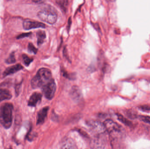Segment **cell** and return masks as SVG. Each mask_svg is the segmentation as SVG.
<instances>
[{
    "instance_id": "cell-1",
    "label": "cell",
    "mask_w": 150,
    "mask_h": 149,
    "mask_svg": "<svg viewBox=\"0 0 150 149\" xmlns=\"http://www.w3.org/2000/svg\"><path fill=\"white\" fill-rule=\"evenodd\" d=\"M51 71L46 68H40L36 76L32 79L31 84L33 88L42 87L52 79Z\"/></svg>"
},
{
    "instance_id": "cell-2",
    "label": "cell",
    "mask_w": 150,
    "mask_h": 149,
    "mask_svg": "<svg viewBox=\"0 0 150 149\" xmlns=\"http://www.w3.org/2000/svg\"><path fill=\"white\" fill-rule=\"evenodd\" d=\"M13 107L11 103H4L0 108V122L3 127L8 129L12 122Z\"/></svg>"
},
{
    "instance_id": "cell-3",
    "label": "cell",
    "mask_w": 150,
    "mask_h": 149,
    "mask_svg": "<svg viewBox=\"0 0 150 149\" xmlns=\"http://www.w3.org/2000/svg\"><path fill=\"white\" fill-rule=\"evenodd\" d=\"M38 16L40 20L50 24L55 23L58 18L56 10L52 7H48L39 11Z\"/></svg>"
},
{
    "instance_id": "cell-4",
    "label": "cell",
    "mask_w": 150,
    "mask_h": 149,
    "mask_svg": "<svg viewBox=\"0 0 150 149\" xmlns=\"http://www.w3.org/2000/svg\"><path fill=\"white\" fill-rule=\"evenodd\" d=\"M42 89L45 97L48 99H52L54 96L56 89V84L54 80L52 79L42 87Z\"/></svg>"
},
{
    "instance_id": "cell-5",
    "label": "cell",
    "mask_w": 150,
    "mask_h": 149,
    "mask_svg": "<svg viewBox=\"0 0 150 149\" xmlns=\"http://www.w3.org/2000/svg\"><path fill=\"white\" fill-rule=\"evenodd\" d=\"M105 129L112 136H115L121 132V127L117 123L111 120H107L104 122Z\"/></svg>"
},
{
    "instance_id": "cell-6",
    "label": "cell",
    "mask_w": 150,
    "mask_h": 149,
    "mask_svg": "<svg viewBox=\"0 0 150 149\" xmlns=\"http://www.w3.org/2000/svg\"><path fill=\"white\" fill-rule=\"evenodd\" d=\"M23 27L25 30L31 29L38 28H45V25L43 23L30 19H26L23 22Z\"/></svg>"
},
{
    "instance_id": "cell-7",
    "label": "cell",
    "mask_w": 150,
    "mask_h": 149,
    "mask_svg": "<svg viewBox=\"0 0 150 149\" xmlns=\"http://www.w3.org/2000/svg\"><path fill=\"white\" fill-rule=\"evenodd\" d=\"M42 94L38 92H35L31 96L28 102V105L30 106L35 107L38 102L41 101Z\"/></svg>"
},
{
    "instance_id": "cell-8",
    "label": "cell",
    "mask_w": 150,
    "mask_h": 149,
    "mask_svg": "<svg viewBox=\"0 0 150 149\" xmlns=\"http://www.w3.org/2000/svg\"><path fill=\"white\" fill-rule=\"evenodd\" d=\"M49 110L48 107L44 108L40 110L38 113L37 118V124H41L45 121V119L47 116V112Z\"/></svg>"
},
{
    "instance_id": "cell-9",
    "label": "cell",
    "mask_w": 150,
    "mask_h": 149,
    "mask_svg": "<svg viewBox=\"0 0 150 149\" xmlns=\"http://www.w3.org/2000/svg\"><path fill=\"white\" fill-rule=\"evenodd\" d=\"M23 68V66L20 64H18L10 66L7 68L3 73L4 77L15 73L18 71L22 70Z\"/></svg>"
},
{
    "instance_id": "cell-10",
    "label": "cell",
    "mask_w": 150,
    "mask_h": 149,
    "mask_svg": "<svg viewBox=\"0 0 150 149\" xmlns=\"http://www.w3.org/2000/svg\"><path fill=\"white\" fill-rule=\"evenodd\" d=\"M70 95L71 98L76 101H78L82 98V93L81 91L78 87L74 86L72 87L70 91Z\"/></svg>"
},
{
    "instance_id": "cell-11",
    "label": "cell",
    "mask_w": 150,
    "mask_h": 149,
    "mask_svg": "<svg viewBox=\"0 0 150 149\" xmlns=\"http://www.w3.org/2000/svg\"><path fill=\"white\" fill-rule=\"evenodd\" d=\"M12 97L11 93L8 90L0 88V102L6 100H9Z\"/></svg>"
},
{
    "instance_id": "cell-12",
    "label": "cell",
    "mask_w": 150,
    "mask_h": 149,
    "mask_svg": "<svg viewBox=\"0 0 150 149\" xmlns=\"http://www.w3.org/2000/svg\"><path fill=\"white\" fill-rule=\"evenodd\" d=\"M37 37L38 38L37 42L38 45H41L44 43V40L46 38L45 32L44 31H38L37 33Z\"/></svg>"
},
{
    "instance_id": "cell-13",
    "label": "cell",
    "mask_w": 150,
    "mask_h": 149,
    "mask_svg": "<svg viewBox=\"0 0 150 149\" xmlns=\"http://www.w3.org/2000/svg\"><path fill=\"white\" fill-rule=\"evenodd\" d=\"M91 127L93 129L96 131V132L101 133L103 132L105 129L104 124L101 125L100 123H97V122H93L91 124Z\"/></svg>"
},
{
    "instance_id": "cell-14",
    "label": "cell",
    "mask_w": 150,
    "mask_h": 149,
    "mask_svg": "<svg viewBox=\"0 0 150 149\" xmlns=\"http://www.w3.org/2000/svg\"><path fill=\"white\" fill-rule=\"evenodd\" d=\"M117 117H118V120H119L123 124H125V125H127V126H129V127H131V126L133 125V124H132L131 122L127 120L126 118L123 117L121 115L118 114H117Z\"/></svg>"
},
{
    "instance_id": "cell-15",
    "label": "cell",
    "mask_w": 150,
    "mask_h": 149,
    "mask_svg": "<svg viewBox=\"0 0 150 149\" xmlns=\"http://www.w3.org/2000/svg\"><path fill=\"white\" fill-rule=\"evenodd\" d=\"M57 4H59L61 8L64 11H66L67 9V7L68 4V1H56Z\"/></svg>"
},
{
    "instance_id": "cell-16",
    "label": "cell",
    "mask_w": 150,
    "mask_h": 149,
    "mask_svg": "<svg viewBox=\"0 0 150 149\" xmlns=\"http://www.w3.org/2000/svg\"><path fill=\"white\" fill-rule=\"evenodd\" d=\"M23 62L26 66H28L30 63L33 61V59L29 57L27 55L23 54Z\"/></svg>"
},
{
    "instance_id": "cell-17",
    "label": "cell",
    "mask_w": 150,
    "mask_h": 149,
    "mask_svg": "<svg viewBox=\"0 0 150 149\" xmlns=\"http://www.w3.org/2000/svg\"><path fill=\"white\" fill-rule=\"evenodd\" d=\"M61 149H76L75 145L71 142H67L62 147Z\"/></svg>"
},
{
    "instance_id": "cell-18",
    "label": "cell",
    "mask_w": 150,
    "mask_h": 149,
    "mask_svg": "<svg viewBox=\"0 0 150 149\" xmlns=\"http://www.w3.org/2000/svg\"><path fill=\"white\" fill-rule=\"evenodd\" d=\"M6 62L7 64H13L16 62V59H15L14 52H12L10 54L9 57L6 59Z\"/></svg>"
},
{
    "instance_id": "cell-19",
    "label": "cell",
    "mask_w": 150,
    "mask_h": 149,
    "mask_svg": "<svg viewBox=\"0 0 150 149\" xmlns=\"http://www.w3.org/2000/svg\"><path fill=\"white\" fill-rule=\"evenodd\" d=\"M28 50L29 52L34 54H36L38 52V49L34 46L33 44L31 43H29L28 46Z\"/></svg>"
},
{
    "instance_id": "cell-20",
    "label": "cell",
    "mask_w": 150,
    "mask_h": 149,
    "mask_svg": "<svg viewBox=\"0 0 150 149\" xmlns=\"http://www.w3.org/2000/svg\"><path fill=\"white\" fill-rule=\"evenodd\" d=\"M139 119L142 121L146 123H149L150 125V116H145V115H139Z\"/></svg>"
},
{
    "instance_id": "cell-21",
    "label": "cell",
    "mask_w": 150,
    "mask_h": 149,
    "mask_svg": "<svg viewBox=\"0 0 150 149\" xmlns=\"http://www.w3.org/2000/svg\"><path fill=\"white\" fill-rule=\"evenodd\" d=\"M62 73H63V76L65 77V78H67L69 79H74L73 78H74V76H73L72 74L71 75V74H69L64 70H62Z\"/></svg>"
},
{
    "instance_id": "cell-22",
    "label": "cell",
    "mask_w": 150,
    "mask_h": 149,
    "mask_svg": "<svg viewBox=\"0 0 150 149\" xmlns=\"http://www.w3.org/2000/svg\"><path fill=\"white\" fill-rule=\"evenodd\" d=\"M127 115L128 116L129 118L131 119H134V118H137L136 114H135L133 112H131V110H128L127 113Z\"/></svg>"
},
{
    "instance_id": "cell-23",
    "label": "cell",
    "mask_w": 150,
    "mask_h": 149,
    "mask_svg": "<svg viewBox=\"0 0 150 149\" xmlns=\"http://www.w3.org/2000/svg\"><path fill=\"white\" fill-rule=\"evenodd\" d=\"M139 108L144 112L150 111V106L148 105H143L139 107Z\"/></svg>"
},
{
    "instance_id": "cell-24",
    "label": "cell",
    "mask_w": 150,
    "mask_h": 149,
    "mask_svg": "<svg viewBox=\"0 0 150 149\" xmlns=\"http://www.w3.org/2000/svg\"><path fill=\"white\" fill-rule=\"evenodd\" d=\"M31 34V32H29V33H23V34L19 35L17 37V39H19V38H23L29 36H30Z\"/></svg>"
},
{
    "instance_id": "cell-25",
    "label": "cell",
    "mask_w": 150,
    "mask_h": 149,
    "mask_svg": "<svg viewBox=\"0 0 150 149\" xmlns=\"http://www.w3.org/2000/svg\"><path fill=\"white\" fill-rule=\"evenodd\" d=\"M20 85H21L19 84V85H17L16 87V95H18L19 94V89H20Z\"/></svg>"
},
{
    "instance_id": "cell-26",
    "label": "cell",
    "mask_w": 150,
    "mask_h": 149,
    "mask_svg": "<svg viewBox=\"0 0 150 149\" xmlns=\"http://www.w3.org/2000/svg\"><path fill=\"white\" fill-rule=\"evenodd\" d=\"M71 24H72V20H71V17H70L68 20V31H69V29H70Z\"/></svg>"
},
{
    "instance_id": "cell-27",
    "label": "cell",
    "mask_w": 150,
    "mask_h": 149,
    "mask_svg": "<svg viewBox=\"0 0 150 149\" xmlns=\"http://www.w3.org/2000/svg\"><path fill=\"white\" fill-rule=\"evenodd\" d=\"M67 50H66V48H64V51H63V53H64V56H65V57L68 59V60H69V59L68 58V56L67 55Z\"/></svg>"
},
{
    "instance_id": "cell-28",
    "label": "cell",
    "mask_w": 150,
    "mask_h": 149,
    "mask_svg": "<svg viewBox=\"0 0 150 149\" xmlns=\"http://www.w3.org/2000/svg\"><path fill=\"white\" fill-rule=\"evenodd\" d=\"M33 1L35 3H41L44 2V1Z\"/></svg>"
},
{
    "instance_id": "cell-29",
    "label": "cell",
    "mask_w": 150,
    "mask_h": 149,
    "mask_svg": "<svg viewBox=\"0 0 150 149\" xmlns=\"http://www.w3.org/2000/svg\"><path fill=\"white\" fill-rule=\"evenodd\" d=\"M11 149V148H9V149Z\"/></svg>"
}]
</instances>
